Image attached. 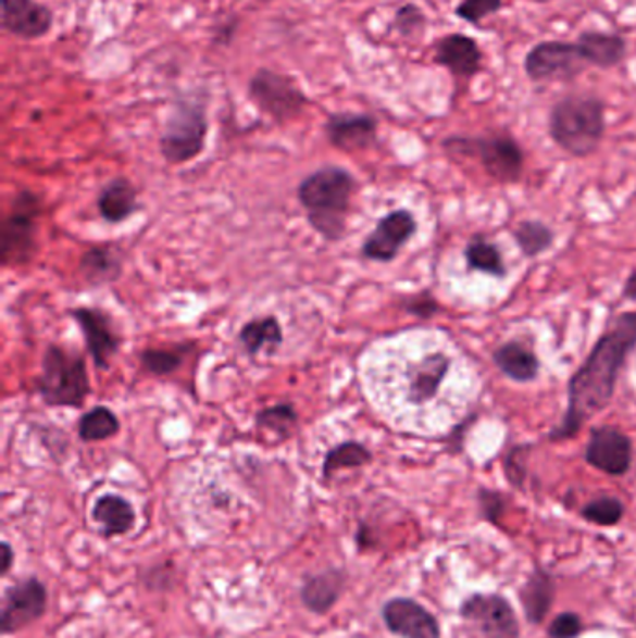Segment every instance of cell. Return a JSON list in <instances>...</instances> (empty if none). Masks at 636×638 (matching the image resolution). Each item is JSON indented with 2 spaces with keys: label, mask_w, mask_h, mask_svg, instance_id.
Listing matches in <instances>:
<instances>
[{
  "label": "cell",
  "mask_w": 636,
  "mask_h": 638,
  "mask_svg": "<svg viewBox=\"0 0 636 638\" xmlns=\"http://www.w3.org/2000/svg\"><path fill=\"white\" fill-rule=\"evenodd\" d=\"M364 377L381 413L394 426L419 434L450 428L473 402V370L434 330L406 333L375 346Z\"/></svg>",
  "instance_id": "6da1fadb"
},
{
  "label": "cell",
  "mask_w": 636,
  "mask_h": 638,
  "mask_svg": "<svg viewBox=\"0 0 636 638\" xmlns=\"http://www.w3.org/2000/svg\"><path fill=\"white\" fill-rule=\"evenodd\" d=\"M636 348V312L618 317L616 325L601 336L583 366L571 377L564 421L552 429V441H565L578 435L586 422L599 415L616 392L623 362Z\"/></svg>",
  "instance_id": "7a4b0ae2"
},
{
  "label": "cell",
  "mask_w": 636,
  "mask_h": 638,
  "mask_svg": "<svg viewBox=\"0 0 636 638\" xmlns=\"http://www.w3.org/2000/svg\"><path fill=\"white\" fill-rule=\"evenodd\" d=\"M354 185L353 176L340 166L320 168L299 185L297 195L310 224L328 241L344 236Z\"/></svg>",
  "instance_id": "3957f363"
},
{
  "label": "cell",
  "mask_w": 636,
  "mask_h": 638,
  "mask_svg": "<svg viewBox=\"0 0 636 638\" xmlns=\"http://www.w3.org/2000/svg\"><path fill=\"white\" fill-rule=\"evenodd\" d=\"M604 129V103L596 96H565L549 114L551 139L573 158L596 152Z\"/></svg>",
  "instance_id": "277c9868"
},
{
  "label": "cell",
  "mask_w": 636,
  "mask_h": 638,
  "mask_svg": "<svg viewBox=\"0 0 636 638\" xmlns=\"http://www.w3.org/2000/svg\"><path fill=\"white\" fill-rule=\"evenodd\" d=\"M38 390L47 405L80 408L90 395L85 359L60 346H49L43 355Z\"/></svg>",
  "instance_id": "5b68a950"
},
{
  "label": "cell",
  "mask_w": 636,
  "mask_h": 638,
  "mask_svg": "<svg viewBox=\"0 0 636 638\" xmlns=\"http://www.w3.org/2000/svg\"><path fill=\"white\" fill-rule=\"evenodd\" d=\"M208 116L202 103L179 101L164 124L161 153L169 163L182 165L198 158L208 137Z\"/></svg>",
  "instance_id": "8992f818"
},
{
  "label": "cell",
  "mask_w": 636,
  "mask_h": 638,
  "mask_svg": "<svg viewBox=\"0 0 636 638\" xmlns=\"http://www.w3.org/2000/svg\"><path fill=\"white\" fill-rule=\"evenodd\" d=\"M448 152L473 153L482 161L487 174L500 184H515L525 165V155L517 140L506 135L497 137H478V139H461L452 137L442 142Z\"/></svg>",
  "instance_id": "52a82bcc"
},
{
  "label": "cell",
  "mask_w": 636,
  "mask_h": 638,
  "mask_svg": "<svg viewBox=\"0 0 636 638\" xmlns=\"http://www.w3.org/2000/svg\"><path fill=\"white\" fill-rule=\"evenodd\" d=\"M40 200L33 192H20L12 202L2 230H0V257L4 265L25 264L36 249V218L40 215Z\"/></svg>",
  "instance_id": "ba28073f"
},
{
  "label": "cell",
  "mask_w": 636,
  "mask_h": 638,
  "mask_svg": "<svg viewBox=\"0 0 636 638\" xmlns=\"http://www.w3.org/2000/svg\"><path fill=\"white\" fill-rule=\"evenodd\" d=\"M588 66L581 54L577 41H541L532 47L525 57L526 77L536 83L544 80H573Z\"/></svg>",
  "instance_id": "9c48e42d"
},
{
  "label": "cell",
  "mask_w": 636,
  "mask_h": 638,
  "mask_svg": "<svg viewBox=\"0 0 636 638\" xmlns=\"http://www.w3.org/2000/svg\"><path fill=\"white\" fill-rule=\"evenodd\" d=\"M249 96L260 111L270 114L278 122L296 118L309 103V99L299 86L294 85L288 77L270 70H260L250 79Z\"/></svg>",
  "instance_id": "30bf717a"
},
{
  "label": "cell",
  "mask_w": 636,
  "mask_h": 638,
  "mask_svg": "<svg viewBox=\"0 0 636 638\" xmlns=\"http://www.w3.org/2000/svg\"><path fill=\"white\" fill-rule=\"evenodd\" d=\"M47 588L38 577H27L7 588L0 609V631L12 635L38 622L46 614Z\"/></svg>",
  "instance_id": "8fae6325"
},
{
  "label": "cell",
  "mask_w": 636,
  "mask_h": 638,
  "mask_svg": "<svg viewBox=\"0 0 636 638\" xmlns=\"http://www.w3.org/2000/svg\"><path fill=\"white\" fill-rule=\"evenodd\" d=\"M461 616L482 638H519L515 612L499 593H474L461 605Z\"/></svg>",
  "instance_id": "7c38bea8"
},
{
  "label": "cell",
  "mask_w": 636,
  "mask_h": 638,
  "mask_svg": "<svg viewBox=\"0 0 636 638\" xmlns=\"http://www.w3.org/2000/svg\"><path fill=\"white\" fill-rule=\"evenodd\" d=\"M416 234L413 213L396 210L381 218L375 230L367 236L362 254L374 262H392L400 254L403 245Z\"/></svg>",
  "instance_id": "4fadbf2b"
},
{
  "label": "cell",
  "mask_w": 636,
  "mask_h": 638,
  "mask_svg": "<svg viewBox=\"0 0 636 638\" xmlns=\"http://www.w3.org/2000/svg\"><path fill=\"white\" fill-rule=\"evenodd\" d=\"M586 463L591 467L610 474V476H622L631 468L633 461V445L627 435L620 429L603 426L594 428L590 434V441L586 445Z\"/></svg>",
  "instance_id": "5bb4252c"
},
{
  "label": "cell",
  "mask_w": 636,
  "mask_h": 638,
  "mask_svg": "<svg viewBox=\"0 0 636 638\" xmlns=\"http://www.w3.org/2000/svg\"><path fill=\"white\" fill-rule=\"evenodd\" d=\"M383 622L400 638H440L439 622L414 599L394 598L383 605Z\"/></svg>",
  "instance_id": "9a60e30c"
},
{
  "label": "cell",
  "mask_w": 636,
  "mask_h": 638,
  "mask_svg": "<svg viewBox=\"0 0 636 638\" xmlns=\"http://www.w3.org/2000/svg\"><path fill=\"white\" fill-rule=\"evenodd\" d=\"M2 28L21 40H38L53 27V14L36 0H0Z\"/></svg>",
  "instance_id": "2e32d148"
},
{
  "label": "cell",
  "mask_w": 636,
  "mask_h": 638,
  "mask_svg": "<svg viewBox=\"0 0 636 638\" xmlns=\"http://www.w3.org/2000/svg\"><path fill=\"white\" fill-rule=\"evenodd\" d=\"M482 59L478 41L465 34H448L435 46V64L447 67L456 79H473L482 70Z\"/></svg>",
  "instance_id": "e0dca14e"
},
{
  "label": "cell",
  "mask_w": 636,
  "mask_h": 638,
  "mask_svg": "<svg viewBox=\"0 0 636 638\" xmlns=\"http://www.w3.org/2000/svg\"><path fill=\"white\" fill-rule=\"evenodd\" d=\"M331 145L346 150V152H357V150H366L374 145L377 137V120L370 114H353V112H344V114H333L325 124Z\"/></svg>",
  "instance_id": "ac0fdd59"
},
{
  "label": "cell",
  "mask_w": 636,
  "mask_h": 638,
  "mask_svg": "<svg viewBox=\"0 0 636 638\" xmlns=\"http://www.w3.org/2000/svg\"><path fill=\"white\" fill-rule=\"evenodd\" d=\"M72 316L79 323L93 362L99 368H109V361L120 346L119 336L114 335L109 317L93 309L73 310Z\"/></svg>",
  "instance_id": "d6986e66"
},
{
  "label": "cell",
  "mask_w": 636,
  "mask_h": 638,
  "mask_svg": "<svg viewBox=\"0 0 636 638\" xmlns=\"http://www.w3.org/2000/svg\"><path fill=\"white\" fill-rule=\"evenodd\" d=\"M346 573L336 567L317 575H309L299 592L302 605L314 614H327L340 601L341 593L346 590Z\"/></svg>",
  "instance_id": "ffe728a7"
},
{
  "label": "cell",
  "mask_w": 636,
  "mask_h": 638,
  "mask_svg": "<svg viewBox=\"0 0 636 638\" xmlns=\"http://www.w3.org/2000/svg\"><path fill=\"white\" fill-rule=\"evenodd\" d=\"M577 46L586 64L601 70L620 66L627 57V41L620 34L586 30L578 36Z\"/></svg>",
  "instance_id": "44dd1931"
},
{
  "label": "cell",
  "mask_w": 636,
  "mask_h": 638,
  "mask_svg": "<svg viewBox=\"0 0 636 638\" xmlns=\"http://www.w3.org/2000/svg\"><path fill=\"white\" fill-rule=\"evenodd\" d=\"M92 520L101 525V534L105 538H112L129 533L135 527L137 515L129 500L120 495H103L93 504Z\"/></svg>",
  "instance_id": "7402d4cb"
},
{
  "label": "cell",
  "mask_w": 636,
  "mask_h": 638,
  "mask_svg": "<svg viewBox=\"0 0 636 638\" xmlns=\"http://www.w3.org/2000/svg\"><path fill=\"white\" fill-rule=\"evenodd\" d=\"M492 361L500 372L513 381H534L539 374V361L532 349L523 343L506 342L492 353Z\"/></svg>",
  "instance_id": "603a6c76"
},
{
  "label": "cell",
  "mask_w": 636,
  "mask_h": 638,
  "mask_svg": "<svg viewBox=\"0 0 636 638\" xmlns=\"http://www.w3.org/2000/svg\"><path fill=\"white\" fill-rule=\"evenodd\" d=\"M554 579L549 572L536 570L532 573L531 579L521 590V603L525 609V616L531 624L539 625L544 622L547 612L551 611L554 601Z\"/></svg>",
  "instance_id": "cb8c5ba5"
},
{
  "label": "cell",
  "mask_w": 636,
  "mask_h": 638,
  "mask_svg": "<svg viewBox=\"0 0 636 638\" xmlns=\"http://www.w3.org/2000/svg\"><path fill=\"white\" fill-rule=\"evenodd\" d=\"M98 205L107 223H122L137 211V191L125 178L112 179L99 195Z\"/></svg>",
  "instance_id": "d4e9b609"
},
{
  "label": "cell",
  "mask_w": 636,
  "mask_h": 638,
  "mask_svg": "<svg viewBox=\"0 0 636 638\" xmlns=\"http://www.w3.org/2000/svg\"><path fill=\"white\" fill-rule=\"evenodd\" d=\"M239 340L250 355H257L263 348L275 351L283 343V329H280V323L276 322V317H260L245 325Z\"/></svg>",
  "instance_id": "484cf974"
},
{
  "label": "cell",
  "mask_w": 636,
  "mask_h": 638,
  "mask_svg": "<svg viewBox=\"0 0 636 638\" xmlns=\"http://www.w3.org/2000/svg\"><path fill=\"white\" fill-rule=\"evenodd\" d=\"M466 267L471 271H479L495 278L506 277L504 260L497 245L474 239L465 249Z\"/></svg>",
  "instance_id": "4316f807"
},
{
  "label": "cell",
  "mask_w": 636,
  "mask_h": 638,
  "mask_svg": "<svg viewBox=\"0 0 636 638\" xmlns=\"http://www.w3.org/2000/svg\"><path fill=\"white\" fill-rule=\"evenodd\" d=\"M80 271H83L86 280H90V283H111L114 278H119L122 264H120L119 258L112 254L111 249L93 247L83 257Z\"/></svg>",
  "instance_id": "83f0119b"
},
{
  "label": "cell",
  "mask_w": 636,
  "mask_h": 638,
  "mask_svg": "<svg viewBox=\"0 0 636 638\" xmlns=\"http://www.w3.org/2000/svg\"><path fill=\"white\" fill-rule=\"evenodd\" d=\"M372 461V454L361 442H344L340 447L328 450L323 460V478L331 480L336 471L340 468H357L367 465Z\"/></svg>",
  "instance_id": "f1b7e54d"
},
{
  "label": "cell",
  "mask_w": 636,
  "mask_h": 638,
  "mask_svg": "<svg viewBox=\"0 0 636 638\" xmlns=\"http://www.w3.org/2000/svg\"><path fill=\"white\" fill-rule=\"evenodd\" d=\"M120 431V422L111 409L98 405L79 422V437L86 442L107 441Z\"/></svg>",
  "instance_id": "f546056e"
},
{
  "label": "cell",
  "mask_w": 636,
  "mask_h": 638,
  "mask_svg": "<svg viewBox=\"0 0 636 638\" xmlns=\"http://www.w3.org/2000/svg\"><path fill=\"white\" fill-rule=\"evenodd\" d=\"M513 237L517 241L519 249L528 258L539 257L541 252L551 249L554 241V234L547 224L539 221H523L513 230Z\"/></svg>",
  "instance_id": "4dcf8cb0"
},
{
  "label": "cell",
  "mask_w": 636,
  "mask_h": 638,
  "mask_svg": "<svg viewBox=\"0 0 636 638\" xmlns=\"http://www.w3.org/2000/svg\"><path fill=\"white\" fill-rule=\"evenodd\" d=\"M623 512L625 508L622 500L614 497H599L583 508V517L599 527H614L622 521Z\"/></svg>",
  "instance_id": "1f68e13d"
},
{
  "label": "cell",
  "mask_w": 636,
  "mask_h": 638,
  "mask_svg": "<svg viewBox=\"0 0 636 638\" xmlns=\"http://www.w3.org/2000/svg\"><path fill=\"white\" fill-rule=\"evenodd\" d=\"M260 428L270 429L273 434L278 435L280 439L288 437L291 429L296 428L297 413L296 409L289 403H280L275 408L263 409L262 413L257 416Z\"/></svg>",
  "instance_id": "d6a6232c"
},
{
  "label": "cell",
  "mask_w": 636,
  "mask_h": 638,
  "mask_svg": "<svg viewBox=\"0 0 636 638\" xmlns=\"http://www.w3.org/2000/svg\"><path fill=\"white\" fill-rule=\"evenodd\" d=\"M500 8H502V0H461L453 10V14L458 15L461 21L479 27L482 21L497 14Z\"/></svg>",
  "instance_id": "836d02e7"
},
{
  "label": "cell",
  "mask_w": 636,
  "mask_h": 638,
  "mask_svg": "<svg viewBox=\"0 0 636 638\" xmlns=\"http://www.w3.org/2000/svg\"><path fill=\"white\" fill-rule=\"evenodd\" d=\"M426 14L422 12V8L416 7L413 2L403 4V7L396 12L394 17V27L403 36V38H414L424 33L426 28Z\"/></svg>",
  "instance_id": "e575fe53"
},
{
  "label": "cell",
  "mask_w": 636,
  "mask_h": 638,
  "mask_svg": "<svg viewBox=\"0 0 636 638\" xmlns=\"http://www.w3.org/2000/svg\"><path fill=\"white\" fill-rule=\"evenodd\" d=\"M142 362L151 374L169 375L182 364V355L172 349H146Z\"/></svg>",
  "instance_id": "d590c367"
},
{
  "label": "cell",
  "mask_w": 636,
  "mask_h": 638,
  "mask_svg": "<svg viewBox=\"0 0 636 638\" xmlns=\"http://www.w3.org/2000/svg\"><path fill=\"white\" fill-rule=\"evenodd\" d=\"M581 633H583V622L575 612H564L549 625L551 638H577Z\"/></svg>",
  "instance_id": "8d00e7d4"
},
{
  "label": "cell",
  "mask_w": 636,
  "mask_h": 638,
  "mask_svg": "<svg viewBox=\"0 0 636 638\" xmlns=\"http://www.w3.org/2000/svg\"><path fill=\"white\" fill-rule=\"evenodd\" d=\"M479 506H482V514L487 521L499 523L500 515L504 512V497L489 491V489H482L479 491Z\"/></svg>",
  "instance_id": "74e56055"
},
{
  "label": "cell",
  "mask_w": 636,
  "mask_h": 638,
  "mask_svg": "<svg viewBox=\"0 0 636 638\" xmlns=\"http://www.w3.org/2000/svg\"><path fill=\"white\" fill-rule=\"evenodd\" d=\"M14 556L15 553L12 546L8 541H2V560H0V573L2 575H8V572L14 566Z\"/></svg>",
  "instance_id": "f35d334b"
},
{
  "label": "cell",
  "mask_w": 636,
  "mask_h": 638,
  "mask_svg": "<svg viewBox=\"0 0 636 638\" xmlns=\"http://www.w3.org/2000/svg\"><path fill=\"white\" fill-rule=\"evenodd\" d=\"M623 296L627 297V299H636V271L627 278L625 288H623Z\"/></svg>",
  "instance_id": "ab89813d"
},
{
  "label": "cell",
  "mask_w": 636,
  "mask_h": 638,
  "mask_svg": "<svg viewBox=\"0 0 636 638\" xmlns=\"http://www.w3.org/2000/svg\"><path fill=\"white\" fill-rule=\"evenodd\" d=\"M262 2H267V0H262Z\"/></svg>",
  "instance_id": "60d3db41"
}]
</instances>
